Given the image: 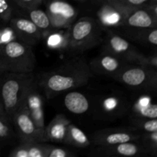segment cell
<instances>
[{"label":"cell","mask_w":157,"mask_h":157,"mask_svg":"<svg viewBox=\"0 0 157 157\" xmlns=\"http://www.w3.org/2000/svg\"><path fill=\"white\" fill-rule=\"evenodd\" d=\"M14 40L18 39L9 25L0 28V47Z\"/></svg>","instance_id":"4dcf8cb0"},{"label":"cell","mask_w":157,"mask_h":157,"mask_svg":"<svg viewBox=\"0 0 157 157\" xmlns=\"http://www.w3.org/2000/svg\"><path fill=\"white\" fill-rule=\"evenodd\" d=\"M105 31L106 35L102 41V52L115 55L130 64H137L143 53L136 48V46L120 34L113 31Z\"/></svg>","instance_id":"8992f818"},{"label":"cell","mask_w":157,"mask_h":157,"mask_svg":"<svg viewBox=\"0 0 157 157\" xmlns=\"http://www.w3.org/2000/svg\"><path fill=\"white\" fill-rule=\"evenodd\" d=\"M129 64L115 55L102 52L101 55L89 63V66L92 74L107 75L112 78Z\"/></svg>","instance_id":"5bb4252c"},{"label":"cell","mask_w":157,"mask_h":157,"mask_svg":"<svg viewBox=\"0 0 157 157\" xmlns=\"http://www.w3.org/2000/svg\"><path fill=\"white\" fill-rule=\"evenodd\" d=\"M149 153L147 147L136 141L115 144L108 147H97L95 156H136Z\"/></svg>","instance_id":"2e32d148"},{"label":"cell","mask_w":157,"mask_h":157,"mask_svg":"<svg viewBox=\"0 0 157 157\" xmlns=\"http://www.w3.org/2000/svg\"><path fill=\"white\" fill-rule=\"evenodd\" d=\"M22 105L26 107L32 121L35 123L38 131L39 132L43 142L44 141V101L40 92V87L37 83L36 78H34L29 85L23 98Z\"/></svg>","instance_id":"52a82bcc"},{"label":"cell","mask_w":157,"mask_h":157,"mask_svg":"<svg viewBox=\"0 0 157 157\" xmlns=\"http://www.w3.org/2000/svg\"><path fill=\"white\" fill-rule=\"evenodd\" d=\"M131 111L133 117L157 119V105L150 95L140 97L133 104Z\"/></svg>","instance_id":"ac0fdd59"},{"label":"cell","mask_w":157,"mask_h":157,"mask_svg":"<svg viewBox=\"0 0 157 157\" xmlns=\"http://www.w3.org/2000/svg\"><path fill=\"white\" fill-rule=\"evenodd\" d=\"M11 123L20 143L43 142L35 123L24 105L21 104L13 113Z\"/></svg>","instance_id":"ba28073f"},{"label":"cell","mask_w":157,"mask_h":157,"mask_svg":"<svg viewBox=\"0 0 157 157\" xmlns=\"http://www.w3.org/2000/svg\"><path fill=\"white\" fill-rule=\"evenodd\" d=\"M8 24L13 29L19 41L32 47L38 44L43 38L41 31L29 18L14 17L13 15Z\"/></svg>","instance_id":"4fadbf2b"},{"label":"cell","mask_w":157,"mask_h":157,"mask_svg":"<svg viewBox=\"0 0 157 157\" xmlns=\"http://www.w3.org/2000/svg\"><path fill=\"white\" fill-rule=\"evenodd\" d=\"M107 1L124 9H133L147 6L153 0H107Z\"/></svg>","instance_id":"83f0119b"},{"label":"cell","mask_w":157,"mask_h":157,"mask_svg":"<svg viewBox=\"0 0 157 157\" xmlns=\"http://www.w3.org/2000/svg\"><path fill=\"white\" fill-rule=\"evenodd\" d=\"M17 139L13 127L9 121L0 117V144L13 143Z\"/></svg>","instance_id":"cb8c5ba5"},{"label":"cell","mask_w":157,"mask_h":157,"mask_svg":"<svg viewBox=\"0 0 157 157\" xmlns=\"http://www.w3.org/2000/svg\"><path fill=\"white\" fill-rule=\"evenodd\" d=\"M16 5L24 10H30V9L38 8L41 3L42 0H12Z\"/></svg>","instance_id":"1f68e13d"},{"label":"cell","mask_w":157,"mask_h":157,"mask_svg":"<svg viewBox=\"0 0 157 157\" xmlns=\"http://www.w3.org/2000/svg\"><path fill=\"white\" fill-rule=\"evenodd\" d=\"M94 109L95 117L104 119H113L119 117L125 113L127 110V103L122 100L121 97L111 96L102 97L94 103Z\"/></svg>","instance_id":"9a60e30c"},{"label":"cell","mask_w":157,"mask_h":157,"mask_svg":"<svg viewBox=\"0 0 157 157\" xmlns=\"http://www.w3.org/2000/svg\"><path fill=\"white\" fill-rule=\"evenodd\" d=\"M63 144L76 148H86L90 145V141L83 130L71 123Z\"/></svg>","instance_id":"44dd1931"},{"label":"cell","mask_w":157,"mask_h":157,"mask_svg":"<svg viewBox=\"0 0 157 157\" xmlns=\"http://www.w3.org/2000/svg\"><path fill=\"white\" fill-rule=\"evenodd\" d=\"M12 0H0V20L8 23L13 16Z\"/></svg>","instance_id":"f1b7e54d"},{"label":"cell","mask_w":157,"mask_h":157,"mask_svg":"<svg viewBox=\"0 0 157 157\" xmlns=\"http://www.w3.org/2000/svg\"><path fill=\"white\" fill-rule=\"evenodd\" d=\"M6 72H8L7 68H6V64H5L2 57L0 56V78H1L4 74H6Z\"/></svg>","instance_id":"836d02e7"},{"label":"cell","mask_w":157,"mask_h":157,"mask_svg":"<svg viewBox=\"0 0 157 157\" xmlns=\"http://www.w3.org/2000/svg\"><path fill=\"white\" fill-rule=\"evenodd\" d=\"M25 11L28 12L29 19H30L41 31L43 35V38L51 32L55 30L52 27V23L46 12H44L43 10L38 9L37 8Z\"/></svg>","instance_id":"603a6c76"},{"label":"cell","mask_w":157,"mask_h":157,"mask_svg":"<svg viewBox=\"0 0 157 157\" xmlns=\"http://www.w3.org/2000/svg\"><path fill=\"white\" fill-rule=\"evenodd\" d=\"M97 12V20L104 30L122 27L127 14L131 9H124L105 1Z\"/></svg>","instance_id":"7c38bea8"},{"label":"cell","mask_w":157,"mask_h":157,"mask_svg":"<svg viewBox=\"0 0 157 157\" xmlns=\"http://www.w3.org/2000/svg\"><path fill=\"white\" fill-rule=\"evenodd\" d=\"M93 74L85 58L75 56L36 79L40 89L48 99L61 93L84 86Z\"/></svg>","instance_id":"6da1fadb"},{"label":"cell","mask_w":157,"mask_h":157,"mask_svg":"<svg viewBox=\"0 0 157 157\" xmlns=\"http://www.w3.org/2000/svg\"><path fill=\"white\" fill-rule=\"evenodd\" d=\"M137 64H141V65L148 66V67H153V68H157V57L156 54L150 56H147L142 54L140 58L138 60Z\"/></svg>","instance_id":"d6a6232c"},{"label":"cell","mask_w":157,"mask_h":157,"mask_svg":"<svg viewBox=\"0 0 157 157\" xmlns=\"http://www.w3.org/2000/svg\"><path fill=\"white\" fill-rule=\"evenodd\" d=\"M0 56L8 72L32 73L36 64L32 46L19 40H14L0 47Z\"/></svg>","instance_id":"277c9868"},{"label":"cell","mask_w":157,"mask_h":157,"mask_svg":"<svg viewBox=\"0 0 157 157\" xmlns=\"http://www.w3.org/2000/svg\"><path fill=\"white\" fill-rule=\"evenodd\" d=\"M34 78L33 72H6L0 78V101L10 122L13 113L22 103L28 86Z\"/></svg>","instance_id":"7a4b0ae2"},{"label":"cell","mask_w":157,"mask_h":157,"mask_svg":"<svg viewBox=\"0 0 157 157\" xmlns=\"http://www.w3.org/2000/svg\"><path fill=\"white\" fill-rule=\"evenodd\" d=\"M133 38L140 42L156 48L157 45V28H151L137 32L133 35Z\"/></svg>","instance_id":"484cf974"},{"label":"cell","mask_w":157,"mask_h":157,"mask_svg":"<svg viewBox=\"0 0 157 157\" xmlns=\"http://www.w3.org/2000/svg\"><path fill=\"white\" fill-rule=\"evenodd\" d=\"M97 19L83 17L68 28V49L73 53L81 54L102 43L103 32Z\"/></svg>","instance_id":"3957f363"},{"label":"cell","mask_w":157,"mask_h":157,"mask_svg":"<svg viewBox=\"0 0 157 157\" xmlns=\"http://www.w3.org/2000/svg\"><path fill=\"white\" fill-rule=\"evenodd\" d=\"M122 27L133 36L145 29L157 28V18L152 14L147 6L136 8L128 12Z\"/></svg>","instance_id":"8fae6325"},{"label":"cell","mask_w":157,"mask_h":157,"mask_svg":"<svg viewBox=\"0 0 157 157\" xmlns=\"http://www.w3.org/2000/svg\"><path fill=\"white\" fill-rule=\"evenodd\" d=\"M0 117L3 118V119L6 120V121H9V122H10L9 119V118H8L7 115L6 114V112H5L4 108H3L2 104L1 101H0ZM11 124H12V123H11Z\"/></svg>","instance_id":"e575fe53"},{"label":"cell","mask_w":157,"mask_h":157,"mask_svg":"<svg viewBox=\"0 0 157 157\" xmlns=\"http://www.w3.org/2000/svg\"><path fill=\"white\" fill-rule=\"evenodd\" d=\"M75 154L67 149L47 144L45 157H73Z\"/></svg>","instance_id":"f546056e"},{"label":"cell","mask_w":157,"mask_h":157,"mask_svg":"<svg viewBox=\"0 0 157 157\" xmlns=\"http://www.w3.org/2000/svg\"><path fill=\"white\" fill-rule=\"evenodd\" d=\"M64 104L66 109L75 114H84L88 111L90 104L88 98L78 91L69 92L64 99Z\"/></svg>","instance_id":"ffe728a7"},{"label":"cell","mask_w":157,"mask_h":157,"mask_svg":"<svg viewBox=\"0 0 157 157\" xmlns=\"http://www.w3.org/2000/svg\"><path fill=\"white\" fill-rule=\"evenodd\" d=\"M133 128L140 133H152L157 132V119L133 117Z\"/></svg>","instance_id":"d4e9b609"},{"label":"cell","mask_w":157,"mask_h":157,"mask_svg":"<svg viewBox=\"0 0 157 157\" xmlns=\"http://www.w3.org/2000/svg\"><path fill=\"white\" fill-rule=\"evenodd\" d=\"M46 13L55 30L70 28L78 16L76 9L71 4L61 0L49 2Z\"/></svg>","instance_id":"9c48e42d"},{"label":"cell","mask_w":157,"mask_h":157,"mask_svg":"<svg viewBox=\"0 0 157 157\" xmlns=\"http://www.w3.org/2000/svg\"><path fill=\"white\" fill-rule=\"evenodd\" d=\"M71 121L62 113L57 114L44 129L45 142L63 144Z\"/></svg>","instance_id":"e0dca14e"},{"label":"cell","mask_w":157,"mask_h":157,"mask_svg":"<svg viewBox=\"0 0 157 157\" xmlns=\"http://www.w3.org/2000/svg\"></svg>","instance_id":"d590c367"},{"label":"cell","mask_w":157,"mask_h":157,"mask_svg":"<svg viewBox=\"0 0 157 157\" xmlns=\"http://www.w3.org/2000/svg\"><path fill=\"white\" fill-rule=\"evenodd\" d=\"M140 141L147 147L149 153L156 156L157 151V132L141 133Z\"/></svg>","instance_id":"4316f807"},{"label":"cell","mask_w":157,"mask_h":157,"mask_svg":"<svg viewBox=\"0 0 157 157\" xmlns=\"http://www.w3.org/2000/svg\"><path fill=\"white\" fill-rule=\"evenodd\" d=\"M140 132L135 129H104L95 132L92 141L97 147H108L130 141L140 140Z\"/></svg>","instance_id":"30bf717a"},{"label":"cell","mask_w":157,"mask_h":157,"mask_svg":"<svg viewBox=\"0 0 157 157\" xmlns=\"http://www.w3.org/2000/svg\"><path fill=\"white\" fill-rule=\"evenodd\" d=\"M47 142L20 143L9 153L10 157H45Z\"/></svg>","instance_id":"d6986e66"},{"label":"cell","mask_w":157,"mask_h":157,"mask_svg":"<svg viewBox=\"0 0 157 157\" xmlns=\"http://www.w3.org/2000/svg\"><path fill=\"white\" fill-rule=\"evenodd\" d=\"M112 78L130 88L155 91L157 87L156 69L139 64H129Z\"/></svg>","instance_id":"5b68a950"},{"label":"cell","mask_w":157,"mask_h":157,"mask_svg":"<svg viewBox=\"0 0 157 157\" xmlns=\"http://www.w3.org/2000/svg\"><path fill=\"white\" fill-rule=\"evenodd\" d=\"M46 45L56 51H67L68 49V29L54 30L46 35Z\"/></svg>","instance_id":"7402d4cb"}]
</instances>
